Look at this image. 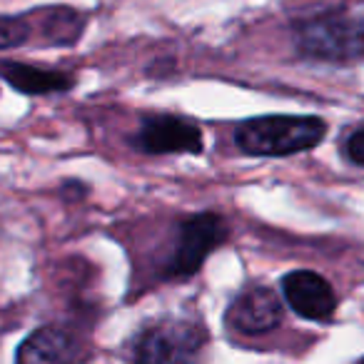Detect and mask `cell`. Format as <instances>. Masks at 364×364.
Masks as SVG:
<instances>
[{"instance_id":"cell-1","label":"cell","mask_w":364,"mask_h":364,"mask_svg":"<svg viewBox=\"0 0 364 364\" xmlns=\"http://www.w3.org/2000/svg\"><path fill=\"white\" fill-rule=\"evenodd\" d=\"M327 135V122L312 115H264L245 120L235 130V142L245 155L284 157L312 150Z\"/></svg>"},{"instance_id":"cell-2","label":"cell","mask_w":364,"mask_h":364,"mask_svg":"<svg viewBox=\"0 0 364 364\" xmlns=\"http://www.w3.org/2000/svg\"><path fill=\"white\" fill-rule=\"evenodd\" d=\"M294 46L312 60H359L364 58V23L344 11L317 13L294 26Z\"/></svg>"},{"instance_id":"cell-3","label":"cell","mask_w":364,"mask_h":364,"mask_svg":"<svg viewBox=\"0 0 364 364\" xmlns=\"http://www.w3.org/2000/svg\"><path fill=\"white\" fill-rule=\"evenodd\" d=\"M205 329L188 319H162L145 327L132 342L137 362H185L198 357L205 344Z\"/></svg>"},{"instance_id":"cell-4","label":"cell","mask_w":364,"mask_h":364,"mask_svg":"<svg viewBox=\"0 0 364 364\" xmlns=\"http://www.w3.org/2000/svg\"><path fill=\"white\" fill-rule=\"evenodd\" d=\"M230 228L225 218L215 213H203L185 220L177 232V242L172 250V257L167 262V277H190L203 262L210 257L213 250L228 240Z\"/></svg>"},{"instance_id":"cell-5","label":"cell","mask_w":364,"mask_h":364,"mask_svg":"<svg viewBox=\"0 0 364 364\" xmlns=\"http://www.w3.org/2000/svg\"><path fill=\"white\" fill-rule=\"evenodd\" d=\"M135 145L150 155H172V152H203V132L190 120L175 115L145 117Z\"/></svg>"},{"instance_id":"cell-6","label":"cell","mask_w":364,"mask_h":364,"mask_svg":"<svg viewBox=\"0 0 364 364\" xmlns=\"http://www.w3.org/2000/svg\"><path fill=\"white\" fill-rule=\"evenodd\" d=\"M282 294L287 304L304 319L312 322H329L337 309V294L332 284L317 272L294 269L282 277Z\"/></svg>"},{"instance_id":"cell-7","label":"cell","mask_w":364,"mask_h":364,"mask_svg":"<svg viewBox=\"0 0 364 364\" xmlns=\"http://www.w3.org/2000/svg\"><path fill=\"white\" fill-rule=\"evenodd\" d=\"M282 302L269 287H250L232 299L228 309V324L240 334L272 332L282 322Z\"/></svg>"},{"instance_id":"cell-8","label":"cell","mask_w":364,"mask_h":364,"mask_svg":"<svg viewBox=\"0 0 364 364\" xmlns=\"http://www.w3.org/2000/svg\"><path fill=\"white\" fill-rule=\"evenodd\" d=\"M77 357V342L68 329L41 327L18 347L16 359L26 364L38 362H70Z\"/></svg>"},{"instance_id":"cell-9","label":"cell","mask_w":364,"mask_h":364,"mask_svg":"<svg viewBox=\"0 0 364 364\" xmlns=\"http://www.w3.org/2000/svg\"><path fill=\"white\" fill-rule=\"evenodd\" d=\"M0 75L6 77L8 85L26 95H48V92L70 90L75 77L60 70H43L36 65H23V63H3Z\"/></svg>"},{"instance_id":"cell-10","label":"cell","mask_w":364,"mask_h":364,"mask_svg":"<svg viewBox=\"0 0 364 364\" xmlns=\"http://www.w3.org/2000/svg\"><path fill=\"white\" fill-rule=\"evenodd\" d=\"M46 18H48L46 36L53 43H73L80 36V18L73 11L55 8V11H46Z\"/></svg>"},{"instance_id":"cell-11","label":"cell","mask_w":364,"mask_h":364,"mask_svg":"<svg viewBox=\"0 0 364 364\" xmlns=\"http://www.w3.org/2000/svg\"><path fill=\"white\" fill-rule=\"evenodd\" d=\"M33 38V26L26 18L0 16V50L18 48Z\"/></svg>"},{"instance_id":"cell-12","label":"cell","mask_w":364,"mask_h":364,"mask_svg":"<svg viewBox=\"0 0 364 364\" xmlns=\"http://www.w3.org/2000/svg\"><path fill=\"white\" fill-rule=\"evenodd\" d=\"M344 155L354 162V165H364V127L354 130L344 142Z\"/></svg>"}]
</instances>
